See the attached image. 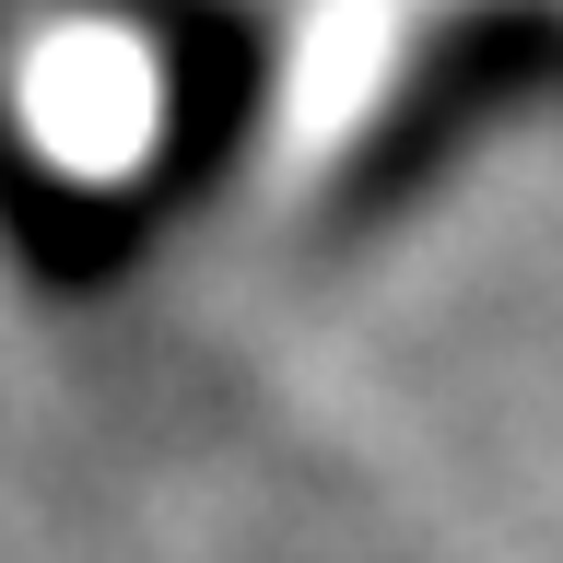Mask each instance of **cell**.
Returning a JSON list of instances; mask_svg holds the SVG:
<instances>
[{
    "label": "cell",
    "mask_w": 563,
    "mask_h": 563,
    "mask_svg": "<svg viewBox=\"0 0 563 563\" xmlns=\"http://www.w3.org/2000/svg\"><path fill=\"white\" fill-rule=\"evenodd\" d=\"M35 118L70 165H118L141 130H153V70L118 47V35H70L35 59Z\"/></svg>",
    "instance_id": "obj_2"
},
{
    "label": "cell",
    "mask_w": 563,
    "mask_h": 563,
    "mask_svg": "<svg viewBox=\"0 0 563 563\" xmlns=\"http://www.w3.org/2000/svg\"><path fill=\"white\" fill-rule=\"evenodd\" d=\"M446 12L482 0H306L294 47L271 59V176H317L399 106V70ZM563 12V0H552Z\"/></svg>",
    "instance_id": "obj_1"
}]
</instances>
